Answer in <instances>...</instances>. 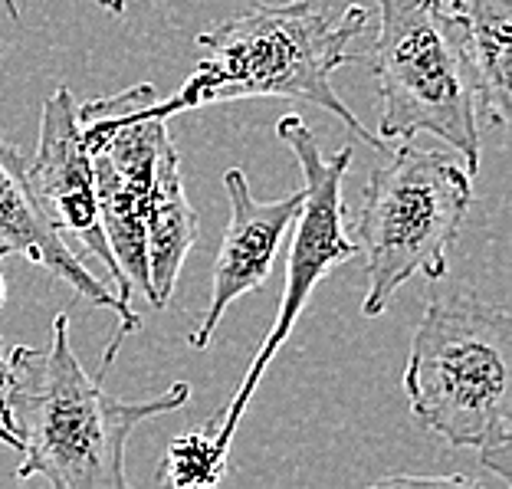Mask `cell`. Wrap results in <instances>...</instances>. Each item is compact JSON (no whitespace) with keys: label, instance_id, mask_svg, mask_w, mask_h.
I'll use <instances>...</instances> for the list:
<instances>
[{"label":"cell","instance_id":"1","mask_svg":"<svg viewBox=\"0 0 512 489\" xmlns=\"http://www.w3.org/2000/svg\"><path fill=\"white\" fill-rule=\"evenodd\" d=\"M191 384L178 381L145 401L109 394L89 378L69 339V316L53 319L50 348H7L0 421L17 440V480L40 476L53 489H125V450L135 427L181 411Z\"/></svg>","mask_w":512,"mask_h":489},{"label":"cell","instance_id":"2","mask_svg":"<svg viewBox=\"0 0 512 489\" xmlns=\"http://www.w3.org/2000/svg\"><path fill=\"white\" fill-rule=\"evenodd\" d=\"M365 27L368 10L362 4H348L342 14L316 7L312 0L253 4L204 30L197 37L204 60L194 66L188 83L168 99L142 102L135 115L171 122L174 115L217 102L299 99L342 119L368 148L388 151V142L371 135L332 89L335 69L358 60L352 43Z\"/></svg>","mask_w":512,"mask_h":489},{"label":"cell","instance_id":"3","mask_svg":"<svg viewBox=\"0 0 512 489\" xmlns=\"http://www.w3.org/2000/svg\"><path fill=\"white\" fill-rule=\"evenodd\" d=\"M411 417L512 486V319L473 293L434 296L404 368Z\"/></svg>","mask_w":512,"mask_h":489},{"label":"cell","instance_id":"4","mask_svg":"<svg viewBox=\"0 0 512 489\" xmlns=\"http://www.w3.org/2000/svg\"><path fill=\"white\" fill-rule=\"evenodd\" d=\"M378 79V138H440L467 171L480 174V89L463 23L444 0H378L371 43Z\"/></svg>","mask_w":512,"mask_h":489},{"label":"cell","instance_id":"5","mask_svg":"<svg viewBox=\"0 0 512 489\" xmlns=\"http://www.w3.org/2000/svg\"><path fill=\"white\" fill-rule=\"evenodd\" d=\"M470 204L473 174L453 151L404 142L388 165L371 171L355 240L368 273L362 316L378 319L407 279L437 283L450 273Z\"/></svg>","mask_w":512,"mask_h":489},{"label":"cell","instance_id":"6","mask_svg":"<svg viewBox=\"0 0 512 489\" xmlns=\"http://www.w3.org/2000/svg\"><path fill=\"white\" fill-rule=\"evenodd\" d=\"M276 135L299 161L302 171V207L296 214V237L286 256V286L283 299H279L276 322L270 325L260 352L250 362V371L237 394L230 398L204 427L211 430L214 444L220 453H230V440H234L237 427L247 414L256 388L266 375V368L279 355V348L289 342L293 325L306 309L312 289L322 283V276H329L335 266H342L358 256V243L345 237V197L342 184L348 165H352V145H342L339 151L325 155L316 132L299 119V115H283L276 125Z\"/></svg>","mask_w":512,"mask_h":489},{"label":"cell","instance_id":"7","mask_svg":"<svg viewBox=\"0 0 512 489\" xmlns=\"http://www.w3.org/2000/svg\"><path fill=\"white\" fill-rule=\"evenodd\" d=\"M7 256H23L33 266H43L46 273L63 279L66 286H73L86 302H92L96 309H109L115 319H119V332L106 348V358H102V371L99 378L106 375L115 362V352L125 335H132L142 329V319L132 306H125L119 293L102 283V279L89 270V266L79 260V256L69 250L66 237H60V230L50 224L46 217L37 188L30 181V168L23 155L4 138L0 132V260Z\"/></svg>","mask_w":512,"mask_h":489},{"label":"cell","instance_id":"8","mask_svg":"<svg viewBox=\"0 0 512 489\" xmlns=\"http://www.w3.org/2000/svg\"><path fill=\"white\" fill-rule=\"evenodd\" d=\"M224 194L230 204V220L214 260L211 299H207V309L197 319L194 332L188 335V345L197 348V352H204L211 345L224 312L240 296L263 289L276 263L279 243H283L286 230L296 224V214L302 207V188L279 197V201H256L250 194L247 174L240 168H230L224 174Z\"/></svg>","mask_w":512,"mask_h":489},{"label":"cell","instance_id":"9","mask_svg":"<svg viewBox=\"0 0 512 489\" xmlns=\"http://www.w3.org/2000/svg\"><path fill=\"white\" fill-rule=\"evenodd\" d=\"M76 99L66 86H56L40 109V142L33 158L30 181L37 188L50 224L60 237H76L83 247L106 263V270L119 283V266L109 250L106 230H102L96 181H92V161L79 132Z\"/></svg>","mask_w":512,"mask_h":489},{"label":"cell","instance_id":"10","mask_svg":"<svg viewBox=\"0 0 512 489\" xmlns=\"http://www.w3.org/2000/svg\"><path fill=\"white\" fill-rule=\"evenodd\" d=\"M197 243V211L184 194L178 148L168 142L161 148L155 178L145 201V256L151 279V306L165 309L174 296L181 266Z\"/></svg>","mask_w":512,"mask_h":489},{"label":"cell","instance_id":"11","mask_svg":"<svg viewBox=\"0 0 512 489\" xmlns=\"http://www.w3.org/2000/svg\"><path fill=\"white\" fill-rule=\"evenodd\" d=\"M467 33L480 89V122L503 128L512 119V0H450Z\"/></svg>","mask_w":512,"mask_h":489},{"label":"cell","instance_id":"12","mask_svg":"<svg viewBox=\"0 0 512 489\" xmlns=\"http://www.w3.org/2000/svg\"><path fill=\"white\" fill-rule=\"evenodd\" d=\"M224 467H227V453L217 450L211 430L197 427V430H188V434H181L165 450L161 467H158V483L174 486V489L214 486L220 483V476H224Z\"/></svg>","mask_w":512,"mask_h":489},{"label":"cell","instance_id":"13","mask_svg":"<svg viewBox=\"0 0 512 489\" xmlns=\"http://www.w3.org/2000/svg\"><path fill=\"white\" fill-rule=\"evenodd\" d=\"M378 486H476L467 476H391Z\"/></svg>","mask_w":512,"mask_h":489},{"label":"cell","instance_id":"14","mask_svg":"<svg viewBox=\"0 0 512 489\" xmlns=\"http://www.w3.org/2000/svg\"><path fill=\"white\" fill-rule=\"evenodd\" d=\"M92 4L102 7L112 17H125V10H128V0H92Z\"/></svg>","mask_w":512,"mask_h":489},{"label":"cell","instance_id":"15","mask_svg":"<svg viewBox=\"0 0 512 489\" xmlns=\"http://www.w3.org/2000/svg\"><path fill=\"white\" fill-rule=\"evenodd\" d=\"M4 276H0V306H4ZM4 371H7V342H4V335H0V381H4Z\"/></svg>","mask_w":512,"mask_h":489},{"label":"cell","instance_id":"16","mask_svg":"<svg viewBox=\"0 0 512 489\" xmlns=\"http://www.w3.org/2000/svg\"><path fill=\"white\" fill-rule=\"evenodd\" d=\"M0 444H7V447H14V450H17V440L10 437V430L4 427V421H0Z\"/></svg>","mask_w":512,"mask_h":489}]
</instances>
